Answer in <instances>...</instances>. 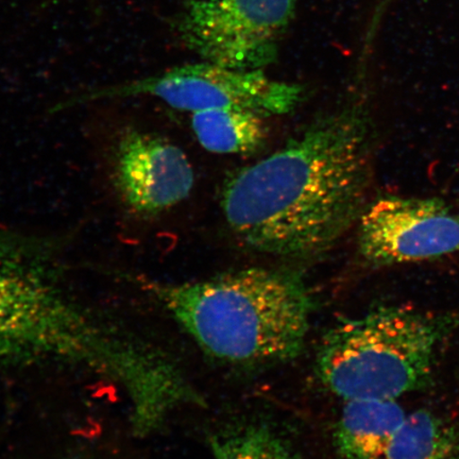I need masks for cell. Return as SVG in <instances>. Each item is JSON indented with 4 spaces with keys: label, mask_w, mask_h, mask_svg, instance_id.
I'll return each mask as SVG.
<instances>
[{
    "label": "cell",
    "mask_w": 459,
    "mask_h": 459,
    "mask_svg": "<svg viewBox=\"0 0 459 459\" xmlns=\"http://www.w3.org/2000/svg\"><path fill=\"white\" fill-rule=\"evenodd\" d=\"M373 152L375 126L366 108L315 119L271 156L230 172L221 194L227 225L260 254H323L368 205Z\"/></svg>",
    "instance_id": "1"
},
{
    "label": "cell",
    "mask_w": 459,
    "mask_h": 459,
    "mask_svg": "<svg viewBox=\"0 0 459 459\" xmlns=\"http://www.w3.org/2000/svg\"><path fill=\"white\" fill-rule=\"evenodd\" d=\"M205 354L237 366L285 363L302 353L316 307L300 273L252 267L196 282L131 278Z\"/></svg>",
    "instance_id": "2"
},
{
    "label": "cell",
    "mask_w": 459,
    "mask_h": 459,
    "mask_svg": "<svg viewBox=\"0 0 459 459\" xmlns=\"http://www.w3.org/2000/svg\"><path fill=\"white\" fill-rule=\"evenodd\" d=\"M459 316L381 307L340 321L316 355L321 383L343 400H395L427 387Z\"/></svg>",
    "instance_id": "3"
},
{
    "label": "cell",
    "mask_w": 459,
    "mask_h": 459,
    "mask_svg": "<svg viewBox=\"0 0 459 459\" xmlns=\"http://www.w3.org/2000/svg\"><path fill=\"white\" fill-rule=\"evenodd\" d=\"M152 96L180 111L238 110L261 117H279L295 111L306 89L278 82L263 70H238L200 62L171 68L154 76L86 91L56 103L54 112L105 100Z\"/></svg>",
    "instance_id": "4"
},
{
    "label": "cell",
    "mask_w": 459,
    "mask_h": 459,
    "mask_svg": "<svg viewBox=\"0 0 459 459\" xmlns=\"http://www.w3.org/2000/svg\"><path fill=\"white\" fill-rule=\"evenodd\" d=\"M296 0H183L176 28L205 62L263 70L278 59Z\"/></svg>",
    "instance_id": "5"
},
{
    "label": "cell",
    "mask_w": 459,
    "mask_h": 459,
    "mask_svg": "<svg viewBox=\"0 0 459 459\" xmlns=\"http://www.w3.org/2000/svg\"><path fill=\"white\" fill-rule=\"evenodd\" d=\"M358 227L359 254L373 268L459 252V214L440 198H377L366 206Z\"/></svg>",
    "instance_id": "6"
},
{
    "label": "cell",
    "mask_w": 459,
    "mask_h": 459,
    "mask_svg": "<svg viewBox=\"0 0 459 459\" xmlns=\"http://www.w3.org/2000/svg\"><path fill=\"white\" fill-rule=\"evenodd\" d=\"M195 175L185 152L163 136L127 128L113 154V183L124 204L142 217L157 216L186 200Z\"/></svg>",
    "instance_id": "7"
},
{
    "label": "cell",
    "mask_w": 459,
    "mask_h": 459,
    "mask_svg": "<svg viewBox=\"0 0 459 459\" xmlns=\"http://www.w3.org/2000/svg\"><path fill=\"white\" fill-rule=\"evenodd\" d=\"M405 418L395 400L346 401L334 430L338 455L342 459H386Z\"/></svg>",
    "instance_id": "8"
},
{
    "label": "cell",
    "mask_w": 459,
    "mask_h": 459,
    "mask_svg": "<svg viewBox=\"0 0 459 459\" xmlns=\"http://www.w3.org/2000/svg\"><path fill=\"white\" fill-rule=\"evenodd\" d=\"M264 117L238 110L194 112L192 128L205 151L222 154H251L265 145L268 129Z\"/></svg>",
    "instance_id": "9"
},
{
    "label": "cell",
    "mask_w": 459,
    "mask_h": 459,
    "mask_svg": "<svg viewBox=\"0 0 459 459\" xmlns=\"http://www.w3.org/2000/svg\"><path fill=\"white\" fill-rule=\"evenodd\" d=\"M386 459H459V423L429 411L406 416Z\"/></svg>",
    "instance_id": "10"
},
{
    "label": "cell",
    "mask_w": 459,
    "mask_h": 459,
    "mask_svg": "<svg viewBox=\"0 0 459 459\" xmlns=\"http://www.w3.org/2000/svg\"><path fill=\"white\" fill-rule=\"evenodd\" d=\"M214 459H299L289 443L265 424H249L212 436Z\"/></svg>",
    "instance_id": "11"
}]
</instances>
